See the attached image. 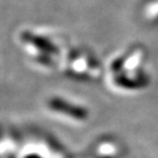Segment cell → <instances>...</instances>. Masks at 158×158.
I'll use <instances>...</instances> for the list:
<instances>
[{"instance_id":"obj_1","label":"cell","mask_w":158,"mask_h":158,"mask_svg":"<svg viewBox=\"0 0 158 158\" xmlns=\"http://www.w3.org/2000/svg\"><path fill=\"white\" fill-rule=\"evenodd\" d=\"M146 56L143 46H134L115 56L109 65L112 84L126 93L145 89L149 85V74L144 68Z\"/></svg>"},{"instance_id":"obj_2","label":"cell","mask_w":158,"mask_h":158,"mask_svg":"<svg viewBox=\"0 0 158 158\" xmlns=\"http://www.w3.org/2000/svg\"><path fill=\"white\" fill-rule=\"evenodd\" d=\"M19 37L24 50L34 64L46 70L62 64L67 49L58 37L32 30L22 31Z\"/></svg>"},{"instance_id":"obj_3","label":"cell","mask_w":158,"mask_h":158,"mask_svg":"<svg viewBox=\"0 0 158 158\" xmlns=\"http://www.w3.org/2000/svg\"><path fill=\"white\" fill-rule=\"evenodd\" d=\"M61 66L68 77L80 81L97 80L103 72L99 60L83 49H67Z\"/></svg>"},{"instance_id":"obj_4","label":"cell","mask_w":158,"mask_h":158,"mask_svg":"<svg viewBox=\"0 0 158 158\" xmlns=\"http://www.w3.org/2000/svg\"><path fill=\"white\" fill-rule=\"evenodd\" d=\"M46 107L53 114L62 116L70 121L83 123L89 118V111L86 107L64 97L53 96L46 102Z\"/></svg>"},{"instance_id":"obj_5","label":"cell","mask_w":158,"mask_h":158,"mask_svg":"<svg viewBox=\"0 0 158 158\" xmlns=\"http://www.w3.org/2000/svg\"><path fill=\"white\" fill-rule=\"evenodd\" d=\"M121 147L111 139L99 141L94 144L86 158H121Z\"/></svg>"},{"instance_id":"obj_6","label":"cell","mask_w":158,"mask_h":158,"mask_svg":"<svg viewBox=\"0 0 158 158\" xmlns=\"http://www.w3.org/2000/svg\"><path fill=\"white\" fill-rule=\"evenodd\" d=\"M145 17L151 23H158V0H154L152 3L147 5Z\"/></svg>"},{"instance_id":"obj_7","label":"cell","mask_w":158,"mask_h":158,"mask_svg":"<svg viewBox=\"0 0 158 158\" xmlns=\"http://www.w3.org/2000/svg\"><path fill=\"white\" fill-rule=\"evenodd\" d=\"M3 143H5L7 145V148H5L4 146L1 147V152H2V158H17L15 155V146L11 145V141H2Z\"/></svg>"}]
</instances>
